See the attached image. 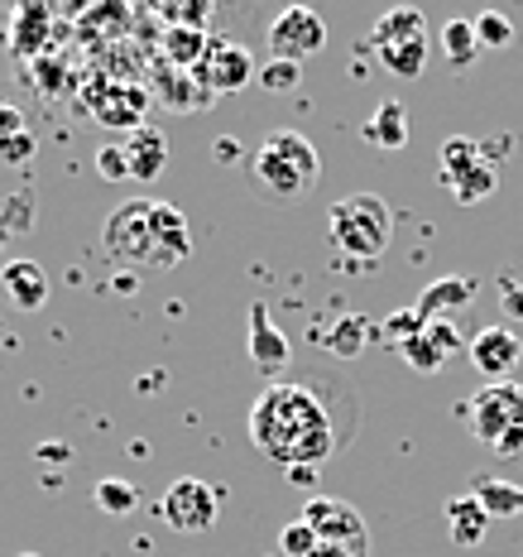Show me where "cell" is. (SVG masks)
<instances>
[{
  "instance_id": "cell-30",
  "label": "cell",
  "mask_w": 523,
  "mask_h": 557,
  "mask_svg": "<svg viewBox=\"0 0 523 557\" xmlns=\"http://www.w3.org/2000/svg\"><path fill=\"white\" fill-rule=\"evenodd\" d=\"M495 188H499L495 164H475L451 193H457V202H461V207H475V202H485V197H495Z\"/></svg>"
},
{
  "instance_id": "cell-36",
  "label": "cell",
  "mask_w": 523,
  "mask_h": 557,
  "mask_svg": "<svg viewBox=\"0 0 523 557\" xmlns=\"http://www.w3.org/2000/svg\"><path fill=\"white\" fill-rule=\"evenodd\" d=\"M212 149H216V164H240V154H250V149H246V145H240V139H236V135H221V139H216V145H212Z\"/></svg>"
},
{
  "instance_id": "cell-20",
  "label": "cell",
  "mask_w": 523,
  "mask_h": 557,
  "mask_svg": "<svg viewBox=\"0 0 523 557\" xmlns=\"http://www.w3.org/2000/svg\"><path fill=\"white\" fill-rule=\"evenodd\" d=\"M360 139L385 149V154H399L409 145V111H403V101H379L375 115L360 125Z\"/></svg>"
},
{
  "instance_id": "cell-14",
  "label": "cell",
  "mask_w": 523,
  "mask_h": 557,
  "mask_svg": "<svg viewBox=\"0 0 523 557\" xmlns=\"http://www.w3.org/2000/svg\"><path fill=\"white\" fill-rule=\"evenodd\" d=\"M475 294H481V278H471V274H441L433 278V284L418 294V318L423 322H451L457 312H466L475 304Z\"/></svg>"
},
{
  "instance_id": "cell-16",
  "label": "cell",
  "mask_w": 523,
  "mask_h": 557,
  "mask_svg": "<svg viewBox=\"0 0 523 557\" xmlns=\"http://www.w3.org/2000/svg\"><path fill=\"white\" fill-rule=\"evenodd\" d=\"M192 255V231L188 216L169 202H154V270H173Z\"/></svg>"
},
{
  "instance_id": "cell-29",
  "label": "cell",
  "mask_w": 523,
  "mask_h": 557,
  "mask_svg": "<svg viewBox=\"0 0 523 557\" xmlns=\"http://www.w3.org/2000/svg\"><path fill=\"white\" fill-rule=\"evenodd\" d=\"M154 15L164 20L169 29H207V25H212V5H207V0H192V5L169 0V5H159Z\"/></svg>"
},
{
  "instance_id": "cell-27",
  "label": "cell",
  "mask_w": 523,
  "mask_h": 557,
  "mask_svg": "<svg viewBox=\"0 0 523 557\" xmlns=\"http://www.w3.org/2000/svg\"><path fill=\"white\" fill-rule=\"evenodd\" d=\"M441 53L451 67H471L481 58V39H475V20H451L441 25Z\"/></svg>"
},
{
  "instance_id": "cell-21",
  "label": "cell",
  "mask_w": 523,
  "mask_h": 557,
  "mask_svg": "<svg viewBox=\"0 0 523 557\" xmlns=\"http://www.w3.org/2000/svg\"><path fill=\"white\" fill-rule=\"evenodd\" d=\"M447 529H451V543H457V548H481L485 529H490V515L481 509L475 495H457V500L447 505Z\"/></svg>"
},
{
  "instance_id": "cell-26",
  "label": "cell",
  "mask_w": 523,
  "mask_h": 557,
  "mask_svg": "<svg viewBox=\"0 0 523 557\" xmlns=\"http://www.w3.org/2000/svg\"><path fill=\"white\" fill-rule=\"evenodd\" d=\"M49 25H53V15L43 5L15 10V29H10V44H15V53H25V58L39 53L43 39H49Z\"/></svg>"
},
{
  "instance_id": "cell-23",
  "label": "cell",
  "mask_w": 523,
  "mask_h": 557,
  "mask_svg": "<svg viewBox=\"0 0 523 557\" xmlns=\"http://www.w3.org/2000/svg\"><path fill=\"white\" fill-rule=\"evenodd\" d=\"M471 495L481 500V509L490 519H514V515H523V485L495 481V475H475Z\"/></svg>"
},
{
  "instance_id": "cell-38",
  "label": "cell",
  "mask_w": 523,
  "mask_h": 557,
  "mask_svg": "<svg viewBox=\"0 0 523 557\" xmlns=\"http://www.w3.org/2000/svg\"><path fill=\"white\" fill-rule=\"evenodd\" d=\"M499 308H505V318H519L523 322V288L499 284Z\"/></svg>"
},
{
  "instance_id": "cell-4",
  "label": "cell",
  "mask_w": 523,
  "mask_h": 557,
  "mask_svg": "<svg viewBox=\"0 0 523 557\" xmlns=\"http://www.w3.org/2000/svg\"><path fill=\"white\" fill-rule=\"evenodd\" d=\"M461 413H466L475 443H485L499 457H519L523 451V385H514V380L481 385Z\"/></svg>"
},
{
  "instance_id": "cell-32",
  "label": "cell",
  "mask_w": 523,
  "mask_h": 557,
  "mask_svg": "<svg viewBox=\"0 0 523 557\" xmlns=\"http://www.w3.org/2000/svg\"><path fill=\"white\" fill-rule=\"evenodd\" d=\"M298 77H303V67H298V63L270 58V63L260 67V77H254V83H260L264 91H294V87H298Z\"/></svg>"
},
{
  "instance_id": "cell-24",
  "label": "cell",
  "mask_w": 523,
  "mask_h": 557,
  "mask_svg": "<svg viewBox=\"0 0 523 557\" xmlns=\"http://www.w3.org/2000/svg\"><path fill=\"white\" fill-rule=\"evenodd\" d=\"M322 342H327V351H332V356L351 361V356L365 351V342H370V322L360 318V312H341V318H332L327 327H322Z\"/></svg>"
},
{
  "instance_id": "cell-35",
  "label": "cell",
  "mask_w": 523,
  "mask_h": 557,
  "mask_svg": "<svg viewBox=\"0 0 523 557\" xmlns=\"http://www.w3.org/2000/svg\"><path fill=\"white\" fill-rule=\"evenodd\" d=\"M34 159V135H10V139H0V164H29Z\"/></svg>"
},
{
  "instance_id": "cell-2",
  "label": "cell",
  "mask_w": 523,
  "mask_h": 557,
  "mask_svg": "<svg viewBox=\"0 0 523 557\" xmlns=\"http://www.w3.org/2000/svg\"><path fill=\"white\" fill-rule=\"evenodd\" d=\"M246 169L270 202H303L322 178V154L308 135L298 131H270L246 154Z\"/></svg>"
},
{
  "instance_id": "cell-12",
  "label": "cell",
  "mask_w": 523,
  "mask_h": 557,
  "mask_svg": "<svg viewBox=\"0 0 523 557\" xmlns=\"http://www.w3.org/2000/svg\"><path fill=\"white\" fill-rule=\"evenodd\" d=\"M246 351H250V366L260 370L264 380H278L288 370V336L274 327V318H270V308H264V304H250Z\"/></svg>"
},
{
  "instance_id": "cell-18",
  "label": "cell",
  "mask_w": 523,
  "mask_h": 557,
  "mask_svg": "<svg viewBox=\"0 0 523 557\" xmlns=\"http://www.w3.org/2000/svg\"><path fill=\"white\" fill-rule=\"evenodd\" d=\"M149 97L169 101L173 111H197V107H207V101H212V91L197 83L192 73H178V67L169 73V63H154V77H149Z\"/></svg>"
},
{
  "instance_id": "cell-6",
  "label": "cell",
  "mask_w": 523,
  "mask_h": 557,
  "mask_svg": "<svg viewBox=\"0 0 523 557\" xmlns=\"http://www.w3.org/2000/svg\"><path fill=\"white\" fill-rule=\"evenodd\" d=\"M101 250L121 270H149L154 264V202L130 197V202L115 207L101 226Z\"/></svg>"
},
{
  "instance_id": "cell-34",
  "label": "cell",
  "mask_w": 523,
  "mask_h": 557,
  "mask_svg": "<svg viewBox=\"0 0 523 557\" xmlns=\"http://www.w3.org/2000/svg\"><path fill=\"white\" fill-rule=\"evenodd\" d=\"M97 173H101L107 183H130V159H125V145L97 149Z\"/></svg>"
},
{
  "instance_id": "cell-15",
  "label": "cell",
  "mask_w": 523,
  "mask_h": 557,
  "mask_svg": "<svg viewBox=\"0 0 523 557\" xmlns=\"http://www.w3.org/2000/svg\"><path fill=\"white\" fill-rule=\"evenodd\" d=\"M457 351H461V336L451 322H423V327L399 346V356L418 370V375H433V370H441Z\"/></svg>"
},
{
  "instance_id": "cell-19",
  "label": "cell",
  "mask_w": 523,
  "mask_h": 557,
  "mask_svg": "<svg viewBox=\"0 0 523 557\" xmlns=\"http://www.w3.org/2000/svg\"><path fill=\"white\" fill-rule=\"evenodd\" d=\"M125 159H130V183H154L169 164V139L154 131V125H139V131L125 139Z\"/></svg>"
},
{
  "instance_id": "cell-10",
  "label": "cell",
  "mask_w": 523,
  "mask_h": 557,
  "mask_svg": "<svg viewBox=\"0 0 523 557\" xmlns=\"http://www.w3.org/2000/svg\"><path fill=\"white\" fill-rule=\"evenodd\" d=\"M192 77L212 91V97H226V91H240L254 83V58L246 44H236V39H212V49L192 67Z\"/></svg>"
},
{
  "instance_id": "cell-8",
  "label": "cell",
  "mask_w": 523,
  "mask_h": 557,
  "mask_svg": "<svg viewBox=\"0 0 523 557\" xmlns=\"http://www.w3.org/2000/svg\"><path fill=\"white\" fill-rule=\"evenodd\" d=\"M264 39H270L274 58H284V63H303V58H312L322 44H327V20L308 5H288L270 20V34H264Z\"/></svg>"
},
{
  "instance_id": "cell-7",
  "label": "cell",
  "mask_w": 523,
  "mask_h": 557,
  "mask_svg": "<svg viewBox=\"0 0 523 557\" xmlns=\"http://www.w3.org/2000/svg\"><path fill=\"white\" fill-rule=\"evenodd\" d=\"M298 519L317 533V543H336V548L370 553V529H365V519H360V509L351 500H336V495H308Z\"/></svg>"
},
{
  "instance_id": "cell-22",
  "label": "cell",
  "mask_w": 523,
  "mask_h": 557,
  "mask_svg": "<svg viewBox=\"0 0 523 557\" xmlns=\"http://www.w3.org/2000/svg\"><path fill=\"white\" fill-rule=\"evenodd\" d=\"M475 164H485L481 145H475L471 135H451L447 145L437 149V183H441V188H457V183L466 178Z\"/></svg>"
},
{
  "instance_id": "cell-37",
  "label": "cell",
  "mask_w": 523,
  "mask_h": 557,
  "mask_svg": "<svg viewBox=\"0 0 523 557\" xmlns=\"http://www.w3.org/2000/svg\"><path fill=\"white\" fill-rule=\"evenodd\" d=\"M10 135H25V115H20V107L0 101V139H10Z\"/></svg>"
},
{
  "instance_id": "cell-5",
  "label": "cell",
  "mask_w": 523,
  "mask_h": 557,
  "mask_svg": "<svg viewBox=\"0 0 523 557\" xmlns=\"http://www.w3.org/2000/svg\"><path fill=\"white\" fill-rule=\"evenodd\" d=\"M370 49H375V58L394 77H423L427 58H433L427 15L413 5H399V10H389V15H379L375 29H370Z\"/></svg>"
},
{
  "instance_id": "cell-31",
  "label": "cell",
  "mask_w": 523,
  "mask_h": 557,
  "mask_svg": "<svg viewBox=\"0 0 523 557\" xmlns=\"http://www.w3.org/2000/svg\"><path fill=\"white\" fill-rule=\"evenodd\" d=\"M475 39H481V49H509V44H514V25H509L499 10H485V15L475 20Z\"/></svg>"
},
{
  "instance_id": "cell-33",
  "label": "cell",
  "mask_w": 523,
  "mask_h": 557,
  "mask_svg": "<svg viewBox=\"0 0 523 557\" xmlns=\"http://www.w3.org/2000/svg\"><path fill=\"white\" fill-rule=\"evenodd\" d=\"M278 548H284V557H312L317 553V533L303 519H294V524H284V533H278Z\"/></svg>"
},
{
  "instance_id": "cell-40",
  "label": "cell",
  "mask_w": 523,
  "mask_h": 557,
  "mask_svg": "<svg viewBox=\"0 0 523 557\" xmlns=\"http://www.w3.org/2000/svg\"><path fill=\"white\" fill-rule=\"evenodd\" d=\"M20 557H39V553H20Z\"/></svg>"
},
{
  "instance_id": "cell-1",
  "label": "cell",
  "mask_w": 523,
  "mask_h": 557,
  "mask_svg": "<svg viewBox=\"0 0 523 557\" xmlns=\"http://www.w3.org/2000/svg\"><path fill=\"white\" fill-rule=\"evenodd\" d=\"M356 389L341 375H322V370H288V380L260 389L250 404V443L274 461L278 471H298L332 461L336 451L351 443L356 433Z\"/></svg>"
},
{
  "instance_id": "cell-28",
  "label": "cell",
  "mask_w": 523,
  "mask_h": 557,
  "mask_svg": "<svg viewBox=\"0 0 523 557\" xmlns=\"http://www.w3.org/2000/svg\"><path fill=\"white\" fill-rule=\"evenodd\" d=\"M91 500H97L101 515H135L139 491H135L130 481H121V475H107V481L91 485Z\"/></svg>"
},
{
  "instance_id": "cell-17",
  "label": "cell",
  "mask_w": 523,
  "mask_h": 557,
  "mask_svg": "<svg viewBox=\"0 0 523 557\" xmlns=\"http://www.w3.org/2000/svg\"><path fill=\"white\" fill-rule=\"evenodd\" d=\"M0 288H5L10 304L25 308V312H39L43 304H49V274H43L34 260H10V264H0Z\"/></svg>"
},
{
  "instance_id": "cell-13",
  "label": "cell",
  "mask_w": 523,
  "mask_h": 557,
  "mask_svg": "<svg viewBox=\"0 0 523 557\" xmlns=\"http://www.w3.org/2000/svg\"><path fill=\"white\" fill-rule=\"evenodd\" d=\"M466 356H471V366L481 370L485 380H509L519 370V361H523V342L509 327H481L471 336V346H466Z\"/></svg>"
},
{
  "instance_id": "cell-3",
  "label": "cell",
  "mask_w": 523,
  "mask_h": 557,
  "mask_svg": "<svg viewBox=\"0 0 523 557\" xmlns=\"http://www.w3.org/2000/svg\"><path fill=\"white\" fill-rule=\"evenodd\" d=\"M327 236L332 246L351 260H379L394 240V212L385 197L375 193H351L341 202H332L327 212Z\"/></svg>"
},
{
  "instance_id": "cell-39",
  "label": "cell",
  "mask_w": 523,
  "mask_h": 557,
  "mask_svg": "<svg viewBox=\"0 0 523 557\" xmlns=\"http://www.w3.org/2000/svg\"><path fill=\"white\" fill-rule=\"evenodd\" d=\"M288 481H298V485H312V481H317V471H312V467H298V471H288Z\"/></svg>"
},
{
  "instance_id": "cell-11",
  "label": "cell",
  "mask_w": 523,
  "mask_h": 557,
  "mask_svg": "<svg viewBox=\"0 0 523 557\" xmlns=\"http://www.w3.org/2000/svg\"><path fill=\"white\" fill-rule=\"evenodd\" d=\"M87 107L97 111L91 121H101V125H111V131H139V115H145L149 107V91L145 87H135V83H101V87H91V97H87Z\"/></svg>"
},
{
  "instance_id": "cell-9",
  "label": "cell",
  "mask_w": 523,
  "mask_h": 557,
  "mask_svg": "<svg viewBox=\"0 0 523 557\" xmlns=\"http://www.w3.org/2000/svg\"><path fill=\"white\" fill-rule=\"evenodd\" d=\"M216 491L207 481H197V475H183V481H173L164 491V505H159V515H164V524L173 533H207L216 524Z\"/></svg>"
},
{
  "instance_id": "cell-25",
  "label": "cell",
  "mask_w": 523,
  "mask_h": 557,
  "mask_svg": "<svg viewBox=\"0 0 523 557\" xmlns=\"http://www.w3.org/2000/svg\"><path fill=\"white\" fill-rule=\"evenodd\" d=\"M164 63L178 67V73H192L197 63L207 58V49H212V39H207V29H164Z\"/></svg>"
}]
</instances>
